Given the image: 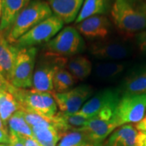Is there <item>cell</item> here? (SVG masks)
<instances>
[{
	"label": "cell",
	"mask_w": 146,
	"mask_h": 146,
	"mask_svg": "<svg viewBox=\"0 0 146 146\" xmlns=\"http://www.w3.org/2000/svg\"><path fill=\"white\" fill-rule=\"evenodd\" d=\"M111 17L122 33L138 34L146 29V3L142 0H115Z\"/></svg>",
	"instance_id": "1"
},
{
	"label": "cell",
	"mask_w": 146,
	"mask_h": 146,
	"mask_svg": "<svg viewBox=\"0 0 146 146\" xmlns=\"http://www.w3.org/2000/svg\"><path fill=\"white\" fill-rule=\"evenodd\" d=\"M52 15L46 1L33 0L16 17L5 38L9 43L14 44L27 32Z\"/></svg>",
	"instance_id": "2"
},
{
	"label": "cell",
	"mask_w": 146,
	"mask_h": 146,
	"mask_svg": "<svg viewBox=\"0 0 146 146\" xmlns=\"http://www.w3.org/2000/svg\"><path fill=\"white\" fill-rule=\"evenodd\" d=\"M9 93L21 104L22 109L34 112L49 120L57 114V104L50 93L34 89H17L14 86Z\"/></svg>",
	"instance_id": "3"
},
{
	"label": "cell",
	"mask_w": 146,
	"mask_h": 146,
	"mask_svg": "<svg viewBox=\"0 0 146 146\" xmlns=\"http://www.w3.org/2000/svg\"><path fill=\"white\" fill-rule=\"evenodd\" d=\"M85 43L81 34L75 27L61 29L45 46L46 54L61 58L76 56L84 50Z\"/></svg>",
	"instance_id": "4"
},
{
	"label": "cell",
	"mask_w": 146,
	"mask_h": 146,
	"mask_svg": "<svg viewBox=\"0 0 146 146\" xmlns=\"http://www.w3.org/2000/svg\"><path fill=\"white\" fill-rule=\"evenodd\" d=\"M63 24L60 18L52 15L27 32L12 45L18 49H23L47 43L63 29Z\"/></svg>",
	"instance_id": "5"
},
{
	"label": "cell",
	"mask_w": 146,
	"mask_h": 146,
	"mask_svg": "<svg viewBox=\"0 0 146 146\" xmlns=\"http://www.w3.org/2000/svg\"><path fill=\"white\" fill-rule=\"evenodd\" d=\"M36 53V47L19 49L10 80V83L14 87L17 89L32 88Z\"/></svg>",
	"instance_id": "6"
},
{
	"label": "cell",
	"mask_w": 146,
	"mask_h": 146,
	"mask_svg": "<svg viewBox=\"0 0 146 146\" xmlns=\"http://www.w3.org/2000/svg\"><path fill=\"white\" fill-rule=\"evenodd\" d=\"M146 94L122 95L115 110V119L119 127L138 123L145 117Z\"/></svg>",
	"instance_id": "7"
},
{
	"label": "cell",
	"mask_w": 146,
	"mask_h": 146,
	"mask_svg": "<svg viewBox=\"0 0 146 146\" xmlns=\"http://www.w3.org/2000/svg\"><path fill=\"white\" fill-rule=\"evenodd\" d=\"M67 58H61L47 54L39 60L35 66L32 89L40 92L51 93L54 91L53 80L58 68L65 65Z\"/></svg>",
	"instance_id": "8"
},
{
	"label": "cell",
	"mask_w": 146,
	"mask_h": 146,
	"mask_svg": "<svg viewBox=\"0 0 146 146\" xmlns=\"http://www.w3.org/2000/svg\"><path fill=\"white\" fill-rule=\"evenodd\" d=\"M121 96L122 94L119 89H103L88 100L79 112L88 119L104 112L115 115Z\"/></svg>",
	"instance_id": "9"
},
{
	"label": "cell",
	"mask_w": 146,
	"mask_h": 146,
	"mask_svg": "<svg viewBox=\"0 0 146 146\" xmlns=\"http://www.w3.org/2000/svg\"><path fill=\"white\" fill-rule=\"evenodd\" d=\"M93 93L94 90L91 86L81 84L64 93L52 91L50 94L60 111L67 115H72L80 111Z\"/></svg>",
	"instance_id": "10"
},
{
	"label": "cell",
	"mask_w": 146,
	"mask_h": 146,
	"mask_svg": "<svg viewBox=\"0 0 146 146\" xmlns=\"http://www.w3.org/2000/svg\"><path fill=\"white\" fill-rule=\"evenodd\" d=\"M89 51L94 57L109 61L122 60L129 57L131 54L129 46L116 41L96 42L89 48Z\"/></svg>",
	"instance_id": "11"
},
{
	"label": "cell",
	"mask_w": 146,
	"mask_h": 146,
	"mask_svg": "<svg viewBox=\"0 0 146 146\" xmlns=\"http://www.w3.org/2000/svg\"><path fill=\"white\" fill-rule=\"evenodd\" d=\"M77 31L89 39H104L109 35L110 22L103 15L89 17L76 24Z\"/></svg>",
	"instance_id": "12"
},
{
	"label": "cell",
	"mask_w": 146,
	"mask_h": 146,
	"mask_svg": "<svg viewBox=\"0 0 146 146\" xmlns=\"http://www.w3.org/2000/svg\"><path fill=\"white\" fill-rule=\"evenodd\" d=\"M117 127H119V126L115 119L96 116L88 120L85 127L82 129L89 134L94 145H100L102 144L105 139L110 136Z\"/></svg>",
	"instance_id": "13"
},
{
	"label": "cell",
	"mask_w": 146,
	"mask_h": 146,
	"mask_svg": "<svg viewBox=\"0 0 146 146\" xmlns=\"http://www.w3.org/2000/svg\"><path fill=\"white\" fill-rule=\"evenodd\" d=\"M122 95L146 94V66L131 69L120 84Z\"/></svg>",
	"instance_id": "14"
},
{
	"label": "cell",
	"mask_w": 146,
	"mask_h": 146,
	"mask_svg": "<svg viewBox=\"0 0 146 146\" xmlns=\"http://www.w3.org/2000/svg\"><path fill=\"white\" fill-rule=\"evenodd\" d=\"M31 0H2V17L0 23V33L6 37L14 21Z\"/></svg>",
	"instance_id": "15"
},
{
	"label": "cell",
	"mask_w": 146,
	"mask_h": 146,
	"mask_svg": "<svg viewBox=\"0 0 146 146\" xmlns=\"http://www.w3.org/2000/svg\"><path fill=\"white\" fill-rule=\"evenodd\" d=\"M84 0H46L54 15L58 16L64 24L76 20Z\"/></svg>",
	"instance_id": "16"
},
{
	"label": "cell",
	"mask_w": 146,
	"mask_h": 146,
	"mask_svg": "<svg viewBox=\"0 0 146 146\" xmlns=\"http://www.w3.org/2000/svg\"><path fill=\"white\" fill-rule=\"evenodd\" d=\"M88 120L79 111L72 115H67L61 111H58L57 114L50 119V122L63 136L68 131L84 128Z\"/></svg>",
	"instance_id": "17"
},
{
	"label": "cell",
	"mask_w": 146,
	"mask_h": 146,
	"mask_svg": "<svg viewBox=\"0 0 146 146\" xmlns=\"http://www.w3.org/2000/svg\"><path fill=\"white\" fill-rule=\"evenodd\" d=\"M107 146H140L139 131L136 126L126 124L116 128L106 142Z\"/></svg>",
	"instance_id": "18"
},
{
	"label": "cell",
	"mask_w": 146,
	"mask_h": 146,
	"mask_svg": "<svg viewBox=\"0 0 146 146\" xmlns=\"http://www.w3.org/2000/svg\"><path fill=\"white\" fill-rule=\"evenodd\" d=\"M31 128L33 138L41 146H57L62 137L50 120L47 119Z\"/></svg>",
	"instance_id": "19"
},
{
	"label": "cell",
	"mask_w": 146,
	"mask_h": 146,
	"mask_svg": "<svg viewBox=\"0 0 146 146\" xmlns=\"http://www.w3.org/2000/svg\"><path fill=\"white\" fill-rule=\"evenodd\" d=\"M19 49L7 41L4 36L0 38V73L10 81Z\"/></svg>",
	"instance_id": "20"
},
{
	"label": "cell",
	"mask_w": 146,
	"mask_h": 146,
	"mask_svg": "<svg viewBox=\"0 0 146 146\" xmlns=\"http://www.w3.org/2000/svg\"><path fill=\"white\" fill-rule=\"evenodd\" d=\"M64 68L73 76L76 80H83L92 72V63L88 58L76 55L67 58Z\"/></svg>",
	"instance_id": "21"
},
{
	"label": "cell",
	"mask_w": 146,
	"mask_h": 146,
	"mask_svg": "<svg viewBox=\"0 0 146 146\" xmlns=\"http://www.w3.org/2000/svg\"><path fill=\"white\" fill-rule=\"evenodd\" d=\"M126 68V63L109 61L99 63L94 67V74L98 79L106 80L120 76Z\"/></svg>",
	"instance_id": "22"
},
{
	"label": "cell",
	"mask_w": 146,
	"mask_h": 146,
	"mask_svg": "<svg viewBox=\"0 0 146 146\" xmlns=\"http://www.w3.org/2000/svg\"><path fill=\"white\" fill-rule=\"evenodd\" d=\"M22 109L14 96L8 92H0V117L7 127V122L16 111Z\"/></svg>",
	"instance_id": "23"
},
{
	"label": "cell",
	"mask_w": 146,
	"mask_h": 146,
	"mask_svg": "<svg viewBox=\"0 0 146 146\" xmlns=\"http://www.w3.org/2000/svg\"><path fill=\"white\" fill-rule=\"evenodd\" d=\"M94 145L89 134L84 130L70 131L63 135L57 146H91Z\"/></svg>",
	"instance_id": "24"
},
{
	"label": "cell",
	"mask_w": 146,
	"mask_h": 146,
	"mask_svg": "<svg viewBox=\"0 0 146 146\" xmlns=\"http://www.w3.org/2000/svg\"><path fill=\"white\" fill-rule=\"evenodd\" d=\"M106 9L107 0H84L75 22L76 24H78L91 16L102 15Z\"/></svg>",
	"instance_id": "25"
},
{
	"label": "cell",
	"mask_w": 146,
	"mask_h": 146,
	"mask_svg": "<svg viewBox=\"0 0 146 146\" xmlns=\"http://www.w3.org/2000/svg\"><path fill=\"white\" fill-rule=\"evenodd\" d=\"M7 129L8 131L14 132L23 137L33 138L32 128L25 119V115L22 109L16 111L9 119L7 122Z\"/></svg>",
	"instance_id": "26"
},
{
	"label": "cell",
	"mask_w": 146,
	"mask_h": 146,
	"mask_svg": "<svg viewBox=\"0 0 146 146\" xmlns=\"http://www.w3.org/2000/svg\"><path fill=\"white\" fill-rule=\"evenodd\" d=\"M76 81V79L64 68V66H61L56 70L54 76V92L64 93L66 91H68L72 88Z\"/></svg>",
	"instance_id": "27"
},
{
	"label": "cell",
	"mask_w": 146,
	"mask_h": 146,
	"mask_svg": "<svg viewBox=\"0 0 146 146\" xmlns=\"http://www.w3.org/2000/svg\"><path fill=\"white\" fill-rule=\"evenodd\" d=\"M9 144L8 146H25L23 136H19L14 132L9 131Z\"/></svg>",
	"instance_id": "28"
},
{
	"label": "cell",
	"mask_w": 146,
	"mask_h": 146,
	"mask_svg": "<svg viewBox=\"0 0 146 146\" xmlns=\"http://www.w3.org/2000/svg\"><path fill=\"white\" fill-rule=\"evenodd\" d=\"M137 45L142 52L146 54V31H142L136 34Z\"/></svg>",
	"instance_id": "29"
},
{
	"label": "cell",
	"mask_w": 146,
	"mask_h": 146,
	"mask_svg": "<svg viewBox=\"0 0 146 146\" xmlns=\"http://www.w3.org/2000/svg\"><path fill=\"white\" fill-rule=\"evenodd\" d=\"M12 84L0 73V92H10Z\"/></svg>",
	"instance_id": "30"
},
{
	"label": "cell",
	"mask_w": 146,
	"mask_h": 146,
	"mask_svg": "<svg viewBox=\"0 0 146 146\" xmlns=\"http://www.w3.org/2000/svg\"><path fill=\"white\" fill-rule=\"evenodd\" d=\"M9 132L7 131L0 129V144L8 145L9 144Z\"/></svg>",
	"instance_id": "31"
},
{
	"label": "cell",
	"mask_w": 146,
	"mask_h": 146,
	"mask_svg": "<svg viewBox=\"0 0 146 146\" xmlns=\"http://www.w3.org/2000/svg\"><path fill=\"white\" fill-rule=\"evenodd\" d=\"M24 141H25V146H41L34 138L24 137Z\"/></svg>",
	"instance_id": "32"
},
{
	"label": "cell",
	"mask_w": 146,
	"mask_h": 146,
	"mask_svg": "<svg viewBox=\"0 0 146 146\" xmlns=\"http://www.w3.org/2000/svg\"><path fill=\"white\" fill-rule=\"evenodd\" d=\"M136 129L138 131H146V115L145 117L143 118V119L141 120L140 123H138L136 125Z\"/></svg>",
	"instance_id": "33"
},
{
	"label": "cell",
	"mask_w": 146,
	"mask_h": 146,
	"mask_svg": "<svg viewBox=\"0 0 146 146\" xmlns=\"http://www.w3.org/2000/svg\"><path fill=\"white\" fill-rule=\"evenodd\" d=\"M141 146H146V131L141 132Z\"/></svg>",
	"instance_id": "34"
},
{
	"label": "cell",
	"mask_w": 146,
	"mask_h": 146,
	"mask_svg": "<svg viewBox=\"0 0 146 146\" xmlns=\"http://www.w3.org/2000/svg\"><path fill=\"white\" fill-rule=\"evenodd\" d=\"M0 129L8 131V129H7V127L4 125V123H3V121H2V119H1V117H0ZM8 132H9V131H8Z\"/></svg>",
	"instance_id": "35"
},
{
	"label": "cell",
	"mask_w": 146,
	"mask_h": 146,
	"mask_svg": "<svg viewBox=\"0 0 146 146\" xmlns=\"http://www.w3.org/2000/svg\"><path fill=\"white\" fill-rule=\"evenodd\" d=\"M1 17H2V0H0V23H1ZM2 35L0 33V38L2 37Z\"/></svg>",
	"instance_id": "36"
},
{
	"label": "cell",
	"mask_w": 146,
	"mask_h": 146,
	"mask_svg": "<svg viewBox=\"0 0 146 146\" xmlns=\"http://www.w3.org/2000/svg\"><path fill=\"white\" fill-rule=\"evenodd\" d=\"M91 146H107L106 145V144H100V145H91Z\"/></svg>",
	"instance_id": "37"
},
{
	"label": "cell",
	"mask_w": 146,
	"mask_h": 146,
	"mask_svg": "<svg viewBox=\"0 0 146 146\" xmlns=\"http://www.w3.org/2000/svg\"><path fill=\"white\" fill-rule=\"evenodd\" d=\"M0 146H8V145H3V144H0Z\"/></svg>",
	"instance_id": "38"
},
{
	"label": "cell",
	"mask_w": 146,
	"mask_h": 146,
	"mask_svg": "<svg viewBox=\"0 0 146 146\" xmlns=\"http://www.w3.org/2000/svg\"><path fill=\"white\" fill-rule=\"evenodd\" d=\"M142 1H144V2H145L146 3V0H142Z\"/></svg>",
	"instance_id": "39"
},
{
	"label": "cell",
	"mask_w": 146,
	"mask_h": 146,
	"mask_svg": "<svg viewBox=\"0 0 146 146\" xmlns=\"http://www.w3.org/2000/svg\"></svg>",
	"instance_id": "40"
}]
</instances>
